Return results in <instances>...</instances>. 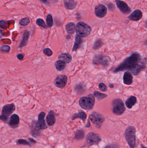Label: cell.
Instances as JSON below:
<instances>
[{
  "instance_id": "cell-12",
  "label": "cell",
  "mask_w": 147,
  "mask_h": 148,
  "mask_svg": "<svg viewBox=\"0 0 147 148\" xmlns=\"http://www.w3.org/2000/svg\"><path fill=\"white\" fill-rule=\"evenodd\" d=\"M108 12L107 7L103 4H98L95 7V14L96 16L99 18H104L106 16Z\"/></svg>"
},
{
  "instance_id": "cell-2",
  "label": "cell",
  "mask_w": 147,
  "mask_h": 148,
  "mask_svg": "<svg viewBox=\"0 0 147 148\" xmlns=\"http://www.w3.org/2000/svg\"><path fill=\"white\" fill-rule=\"evenodd\" d=\"M136 129L133 126H129L125 130V139L130 148H135L136 140Z\"/></svg>"
},
{
  "instance_id": "cell-25",
  "label": "cell",
  "mask_w": 147,
  "mask_h": 148,
  "mask_svg": "<svg viewBox=\"0 0 147 148\" xmlns=\"http://www.w3.org/2000/svg\"><path fill=\"white\" fill-rule=\"evenodd\" d=\"M58 59L60 60H62L64 61L66 63H69L71 62L72 57L70 55L66 53H62L59 56Z\"/></svg>"
},
{
  "instance_id": "cell-8",
  "label": "cell",
  "mask_w": 147,
  "mask_h": 148,
  "mask_svg": "<svg viewBox=\"0 0 147 148\" xmlns=\"http://www.w3.org/2000/svg\"><path fill=\"white\" fill-rule=\"evenodd\" d=\"M91 122L96 125L97 128L100 129L105 120V117L102 114L96 112H93L89 116Z\"/></svg>"
},
{
  "instance_id": "cell-27",
  "label": "cell",
  "mask_w": 147,
  "mask_h": 148,
  "mask_svg": "<svg viewBox=\"0 0 147 148\" xmlns=\"http://www.w3.org/2000/svg\"><path fill=\"white\" fill-rule=\"evenodd\" d=\"M104 42L102 39H98L94 42L93 46V49L95 50H97L102 47L103 45Z\"/></svg>"
},
{
  "instance_id": "cell-3",
  "label": "cell",
  "mask_w": 147,
  "mask_h": 148,
  "mask_svg": "<svg viewBox=\"0 0 147 148\" xmlns=\"http://www.w3.org/2000/svg\"><path fill=\"white\" fill-rule=\"evenodd\" d=\"M76 31L77 36L81 38H85L90 34L91 29L88 24L80 21L77 24Z\"/></svg>"
},
{
  "instance_id": "cell-44",
  "label": "cell",
  "mask_w": 147,
  "mask_h": 148,
  "mask_svg": "<svg viewBox=\"0 0 147 148\" xmlns=\"http://www.w3.org/2000/svg\"><path fill=\"white\" fill-rule=\"evenodd\" d=\"M109 86L110 88H112L114 87V84H109Z\"/></svg>"
},
{
  "instance_id": "cell-5",
  "label": "cell",
  "mask_w": 147,
  "mask_h": 148,
  "mask_svg": "<svg viewBox=\"0 0 147 148\" xmlns=\"http://www.w3.org/2000/svg\"><path fill=\"white\" fill-rule=\"evenodd\" d=\"M101 136L94 132H90L87 134L85 143L83 147H90L94 145H98L102 141Z\"/></svg>"
},
{
  "instance_id": "cell-30",
  "label": "cell",
  "mask_w": 147,
  "mask_h": 148,
  "mask_svg": "<svg viewBox=\"0 0 147 148\" xmlns=\"http://www.w3.org/2000/svg\"><path fill=\"white\" fill-rule=\"evenodd\" d=\"M46 23L47 26L51 28L53 25L54 22L53 20L52 16L51 14L47 15L46 18Z\"/></svg>"
},
{
  "instance_id": "cell-14",
  "label": "cell",
  "mask_w": 147,
  "mask_h": 148,
  "mask_svg": "<svg viewBox=\"0 0 147 148\" xmlns=\"http://www.w3.org/2000/svg\"><path fill=\"white\" fill-rule=\"evenodd\" d=\"M20 117L18 115L14 114L11 116L9 121L8 125L12 128H16L19 126Z\"/></svg>"
},
{
  "instance_id": "cell-46",
  "label": "cell",
  "mask_w": 147,
  "mask_h": 148,
  "mask_svg": "<svg viewBox=\"0 0 147 148\" xmlns=\"http://www.w3.org/2000/svg\"><path fill=\"white\" fill-rule=\"evenodd\" d=\"M40 1L44 3H46L47 2L48 0H40Z\"/></svg>"
},
{
  "instance_id": "cell-41",
  "label": "cell",
  "mask_w": 147,
  "mask_h": 148,
  "mask_svg": "<svg viewBox=\"0 0 147 148\" xmlns=\"http://www.w3.org/2000/svg\"><path fill=\"white\" fill-rule=\"evenodd\" d=\"M28 140L29 142L33 143V144H35V143H37V142H36L35 140H34L33 139V138H28Z\"/></svg>"
},
{
  "instance_id": "cell-35",
  "label": "cell",
  "mask_w": 147,
  "mask_h": 148,
  "mask_svg": "<svg viewBox=\"0 0 147 148\" xmlns=\"http://www.w3.org/2000/svg\"><path fill=\"white\" fill-rule=\"evenodd\" d=\"M8 27V22L7 21H0V27L3 29H7Z\"/></svg>"
},
{
  "instance_id": "cell-43",
  "label": "cell",
  "mask_w": 147,
  "mask_h": 148,
  "mask_svg": "<svg viewBox=\"0 0 147 148\" xmlns=\"http://www.w3.org/2000/svg\"><path fill=\"white\" fill-rule=\"evenodd\" d=\"M85 127L86 128H89L91 127V123L89 120H88V121H87V123H86V125H85Z\"/></svg>"
},
{
  "instance_id": "cell-7",
  "label": "cell",
  "mask_w": 147,
  "mask_h": 148,
  "mask_svg": "<svg viewBox=\"0 0 147 148\" xmlns=\"http://www.w3.org/2000/svg\"><path fill=\"white\" fill-rule=\"evenodd\" d=\"M15 110V106L14 103L7 104L4 106L2 110L1 114L0 115V120L4 123H7L9 116Z\"/></svg>"
},
{
  "instance_id": "cell-48",
  "label": "cell",
  "mask_w": 147,
  "mask_h": 148,
  "mask_svg": "<svg viewBox=\"0 0 147 148\" xmlns=\"http://www.w3.org/2000/svg\"><path fill=\"white\" fill-rule=\"evenodd\" d=\"M70 38L71 37L70 36V35L67 36V39H68V40H69V39H70Z\"/></svg>"
},
{
  "instance_id": "cell-16",
  "label": "cell",
  "mask_w": 147,
  "mask_h": 148,
  "mask_svg": "<svg viewBox=\"0 0 147 148\" xmlns=\"http://www.w3.org/2000/svg\"><path fill=\"white\" fill-rule=\"evenodd\" d=\"M64 5L66 9L73 10L77 5V3L74 0H64Z\"/></svg>"
},
{
  "instance_id": "cell-39",
  "label": "cell",
  "mask_w": 147,
  "mask_h": 148,
  "mask_svg": "<svg viewBox=\"0 0 147 148\" xmlns=\"http://www.w3.org/2000/svg\"><path fill=\"white\" fill-rule=\"evenodd\" d=\"M108 8L109 10L110 11H112L113 10H114L115 8V7L114 4H113L112 3H109L108 4Z\"/></svg>"
},
{
  "instance_id": "cell-4",
  "label": "cell",
  "mask_w": 147,
  "mask_h": 148,
  "mask_svg": "<svg viewBox=\"0 0 147 148\" xmlns=\"http://www.w3.org/2000/svg\"><path fill=\"white\" fill-rule=\"evenodd\" d=\"M79 103L82 108L86 110H90L92 109L95 104V97L93 95L90 94L87 96L80 98Z\"/></svg>"
},
{
  "instance_id": "cell-13",
  "label": "cell",
  "mask_w": 147,
  "mask_h": 148,
  "mask_svg": "<svg viewBox=\"0 0 147 148\" xmlns=\"http://www.w3.org/2000/svg\"><path fill=\"white\" fill-rule=\"evenodd\" d=\"M67 77L65 75L58 76L54 80V85L60 88L63 89L65 87L67 84Z\"/></svg>"
},
{
  "instance_id": "cell-36",
  "label": "cell",
  "mask_w": 147,
  "mask_h": 148,
  "mask_svg": "<svg viewBox=\"0 0 147 148\" xmlns=\"http://www.w3.org/2000/svg\"><path fill=\"white\" fill-rule=\"evenodd\" d=\"M98 87H99L100 90L103 92H105L107 90V86L103 83H100L98 85Z\"/></svg>"
},
{
  "instance_id": "cell-17",
  "label": "cell",
  "mask_w": 147,
  "mask_h": 148,
  "mask_svg": "<svg viewBox=\"0 0 147 148\" xmlns=\"http://www.w3.org/2000/svg\"><path fill=\"white\" fill-rule=\"evenodd\" d=\"M133 75L128 71L124 73L123 77V81L124 84L126 85H129L132 84L133 82Z\"/></svg>"
},
{
  "instance_id": "cell-9",
  "label": "cell",
  "mask_w": 147,
  "mask_h": 148,
  "mask_svg": "<svg viewBox=\"0 0 147 148\" xmlns=\"http://www.w3.org/2000/svg\"><path fill=\"white\" fill-rule=\"evenodd\" d=\"M93 63L95 65H99L106 67L109 66L110 58L103 54L97 55L93 59Z\"/></svg>"
},
{
  "instance_id": "cell-15",
  "label": "cell",
  "mask_w": 147,
  "mask_h": 148,
  "mask_svg": "<svg viewBox=\"0 0 147 148\" xmlns=\"http://www.w3.org/2000/svg\"><path fill=\"white\" fill-rule=\"evenodd\" d=\"M143 14L140 10H135L128 16V19L130 21H137L142 18Z\"/></svg>"
},
{
  "instance_id": "cell-22",
  "label": "cell",
  "mask_w": 147,
  "mask_h": 148,
  "mask_svg": "<svg viewBox=\"0 0 147 148\" xmlns=\"http://www.w3.org/2000/svg\"><path fill=\"white\" fill-rule=\"evenodd\" d=\"M85 136V134L84 130L83 129L78 130L75 132L74 140H81L84 139Z\"/></svg>"
},
{
  "instance_id": "cell-26",
  "label": "cell",
  "mask_w": 147,
  "mask_h": 148,
  "mask_svg": "<svg viewBox=\"0 0 147 148\" xmlns=\"http://www.w3.org/2000/svg\"><path fill=\"white\" fill-rule=\"evenodd\" d=\"M83 42V39L81 37L76 36L75 37V41L72 49V51H76L80 47V45Z\"/></svg>"
},
{
  "instance_id": "cell-40",
  "label": "cell",
  "mask_w": 147,
  "mask_h": 148,
  "mask_svg": "<svg viewBox=\"0 0 147 148\" xmlns=\"http://www.w3.org/2000/svg\"><path fill=\"white\" fill-rule=\"evenodd\" d=\"M104 148H119V147L117 144H112L108 145Z\"/></svg>"
},
{
  "instance_id": "cell-18",
  "label": "cell",
  "mask_w": 147,
  "mask_h": 148,
  "mask_svg": "<svg viewBox=\"0 0 147 148\" xmlns=\"http://www.w3.org/2000/svg\"><path fill=\"white\" fill-rule=\"evenodd\" d=\"M137 98L134 96L129 97L126 101L125 104L127 108L129 109H132L133 106L135 105L137 103Z\"/></svg>"
},
{
  "instance_id": "cell-1",
  "label": "cell",
  "mask_w": 147,
  "mask_h": 148,
  "mask_svg": "<svg viewBox=\"0 0 147 148\" xmlns=\"http://www.w3.org/2000/svg\"><path fill=\"white\" fill-rule=\"evenodd\" d=\"M146 58L142 59L138 53H133L126 58L114 69V73L129 70L133 75H137L146 67Z\"/></svg>"
},
{
  "instance_id": "cell-45",
  "label": "cell",
  "mask_w": 147,
  "mask_h": 148,
  "mask_svg": "<svg viewBox=\"0 0 147 148\" xmlns=\"http://www.w3.org/2000/svg\"><path fill=\"white\" fill-rule=\"evenodd\" d=\"M3 36V34L1 30L0 29V38H1V37H2Z\"/></svg>"
},
{
  "instance_id": "cell-24",
  "label": "cell",
  "mask_w": 147,
  "mask_h": 148,
  "mask_svg": "<svg viewBox=\"0 0 147 148\" xmlns=\"http://www.w3.org/2000/svg\"><path fill=\"white\" fill-rule=\"evenodd\" d=\"M47 123L49 126H53L54 125L56 122V118L55 116L52 113H49V114L47 116L46 118Z\"/></svg>"
},
{
  "instance_id": "cell-33",
  "label": "cell",
  "mask_w": 147,
  "mask_h": 148,
  "mask_svg": "<svg viewBox=\"0 0 147 148\" xmlns=\"http://www.w3.org/2000/svg\"><path fill=\"white\" fill-rule=\"evenodd\" d=\"M36 23L37 25L41 27L44 28H47L44 20L41 19V18H39V19H37L36 20Z\"/></svg>"
},
{
  "instance_id": "cell-19",
  "label": "cell",
  "mask_w": 147,
  "mask_h": 148,
  "mask_svg": "<svg viewBox=\"0 0 147 148\" xmlns=\"http://www.w3.org/2000/svg\"><path fill=\"white\" fill-rule=\"evenodd\" d=\"M77 118H79L84 122L87 118V115L84 111H80L79 113L74 114L71 117L72 120H75Z\"/></svg>"
},
{
  "instance_id": "cell-37",
  "label": "cell",
  "mask_w": 147,
  "mask_h": 148,
  "mask_svg": "<svg viewBox=\"0 0 147 148\" xmlns=\"http://www.w3.org/2000/svg\"><path fill=\"white\" fill-rule=\"evenodd\" d=\"M43 53L47 56H50L52 55L53 52L49 48H45L43 50Z\"/></svg>"
},
{
  "instance_id": "cell-23",
  "label": "cell",
  "mask_w": 147,
  "mask_h": 148,
  "mask_svg": "<svg viewBox=\"0 0 147 148\" xmlns=\"http://www.w3.org/2000/svg\"><path fill=\"white\" fill-rule=\"evenodd\" d=\"M55 67L58 71H62L66 67V63L62 60L57 61L55 63Z\"/></svg>"
},
{
  "instance_id": "cell-29",
  "label": "cell",
  "mask_w": 147,
  "mask_h": 148,
  "mask_svg": "<svg viewBox=\"0 0 147 148\" xmlns=\"http://www.w3.org/2000/svg\"><path fill=\"white\" fill-rule=\"evenodd\" d=\"M75 90L78 94H82L85 91V87L82 83L77 84L75 87Z\"/></svg>"
},
{
  "instance_id": "cell-6",
  "label": "cell",
  "mask_w": 147,
  "mask_h": 148,
  "mask_svg": "<svg viewBox=\"0 0 147 148\" xmlns=\"http://www.w3.org/2000/svg\"><path fill=\"white\" fill-rule=\"evenodd\" d=\"M112 112L116 115H121L126 110L124 103L120 98L114 99L112 102Z\"/></svg>"
},
{
  "instance_id": "cell-21",
  "label": "cell",
  "mask_w": 147,
  "mask_h": 148,
  "mask_svg": "<svg viewBox=\"0 0 147 148\" xmlns=\"http://www.w3.org/2000/svg\"><path fill=\"white\" fill-rule=\"evenodd\" d=\"M29 36V32L28 30H25L24 31V34H23L22 40L20 44V46H19L20 47L22 48L26 45V44H27L28 42Z\"/></svg>"
},
{
  "instance_id": "cell-20",
  "label": "cell",
  "mask_w": 147,
  "mask_h": 148,
  "mask_svg": "<svg viewBox=\"0 0 147 148\" xmlns=\"http://www.w3.org/2000/svg\"><path fill=\"white\" fill-rule=\"evenodd\" d=\"M66 32L70 35L74 34L76 30V26L73 22L68 23L66 26Z\"/></svg>"
},
{
  "instance_id": "cell-42",
  "label": "cell",
  "mask_w": 147,
  "mask_h": 148,
  "mask_svg": "<svg viewBox=\"0 0 147 148\" xmlns=\"http://www.w3.org/2000/svg\"><path fill=\"white\" fill-rule=\"evenodd\" d=\"M17 57L19 60H22L24 58V56L22 54H19L17 55Z\"/></svg>"
},
{
  "instance_id": "cell-31",
  "label": "cell",
  "mask_w": 147,
  "mask_h": 148,
  "mask_svg": "<svg viewBox=\"0 0 147 148\" xmlns=\"http://www.w3.org/2000/svg\"><path fill=\"white\" fill-rule=\"evenodd\" d=\"M16 144L19 145H23L31 147V144L27 141L23 139H19L16 142Z\"/></svg>"
},
{
  "instance_id": "cell-38",
  "label": "cell",
  "mask_w": 147,
  "mask_h": 148,
  "mask_svg": "<svg viewBox=\"0 0 147 148\" xmlns=\"http://www.w3.org/2000/svg\"><path fill=\"white\" fill-rule=\"evenodd\" d=\"M10 47L9 46H7V45L3 46V47L1 48V51L4 52H8L9 51V50H10Z\"/></svg>"
},
{
  "instance_id": "cell-34",
  "label": "cell",
  "mask_w": 147,
  "mask_h": 148,
  "mask_svg": "<svg viewBox=\"0 0 147 148\" xmlns=\"http://www.w3.org/2000/svg\"><path fill=\"white\" fill-rule=\"evenodd\" d=\"M29 23H30V20H29V18H27V17L21 19L19 22L20 25L22 26H26V25H28Z\"/></svg>"
},
{
  "instance_id": "cell-32",
  "label": "cell",
  "mask_w": 147,
  "mask_h": 148,
  "mask_svg": "<svg viewBox=\"0 0 147 148\" xmlns=\"http://www.w3.org/2000/svg\"><path fill=\"white\" fill-rule=\"evenodd\" d=\"M31 134L33 137H37L40 134V130L37 129L34 127H32L31 131Z\"/></svg>"
},
{
  "instance_id": "cell-11",
  "label": "cell",
  "mask_w": 147,
  "mask_h": 148,
  "mask_svg": "<svg viewBox=\"0 0 147 148\" xmlns=\"http://www.w3.org/2000/svg\"><path fill=\"white\" fill-rule=\"evenodd\" d=\"M117 6L120 11L124 14H128L132 12V9L125 2L121 0H115Z\"/></svg>"
},
{
  "instance_id": "cell-47",
  "label": "cell",
  "mask_w": 147,
  "mask_h": 148,
  "mask_svg": "<svg viewBox=\"0 0 147 148\" xmlns=\"http://www.w3.org/2000/svg\"><path fill=\"white\" fill-rule=\"evenodd\" d=\"M141 148H147L146 146H144V145L142 144L141 145Z\"/></svg>"
},
{
  "instance_id": "cell-10",
  "label": "cell",
  "mask_w": 147,
  "mask_h": 148,
  "mask_svg": "<svg viewBox=\"0 0 147 148\" xmlns=\"http://www.w3.org/2000/svg\"><path fill=\"white\" fill-rule=\"evenodd\" d=\"M45 113L44 112L40 113L38 116V120L37 121H35L33 124V127H35L39 130H45L47 128V126L45 123Z\"/></svg>"
},
{
  "instance_id": "cell-28",
  "label": "cell",
  "mask_w": 147,
  "mask_h": 148,
  "mask_svg": "<svg viewBox=\"0 0 147 148\" xmlns=\"http://www.w3.org/2000/svg\"><path fill=\"white\" fill-rule=\"evenodd\" d=\"M93 95L95 97H96L97 99L98 100H102L108 97V95L103 94V93L98 91H95L93 93Z\"/></svg>"
}]
</instances>
